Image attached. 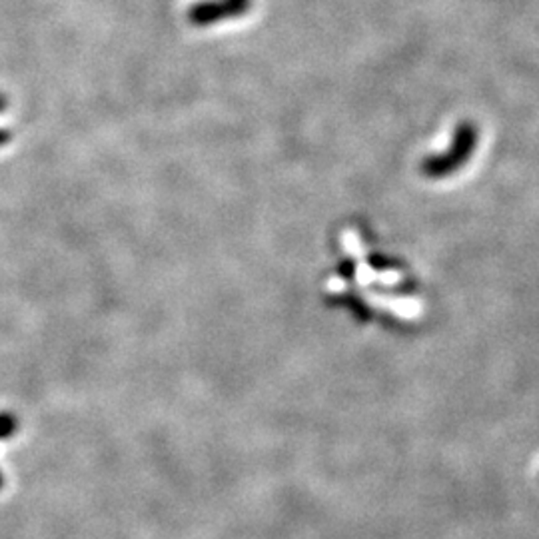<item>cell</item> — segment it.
I'll return each instance as SVG.
<instances>
[{
    "label": "cell",
    "mask_w": 539,
    "mask_h": 539,
    "mask_svg": "<svg viewBox=\"0 0 539 539\" xmlns=\"http://www.w3.org/2000/svg\"><path fill=\"white\" fill-rule=\"evenodd\" d=\"M16 427H18V422L13 414H0V439L15 436Z\"/></svg>",
    "instance_id": "cell-1"
},
{
    "label": "cell",
    "mask_w": 539,
    "mask_h": 539,
    "mask_svg": "<svg viewBox=\"0 0 539 539\" xmlns=\"http://www.w3.org/2000/svg\"><path fill=\"white\" fill-rule=\"evenodd\" d=\"M0 487H3V475H0Z\"/></svg>",
    "instance_id": "cell-2"
}]
</instances>
